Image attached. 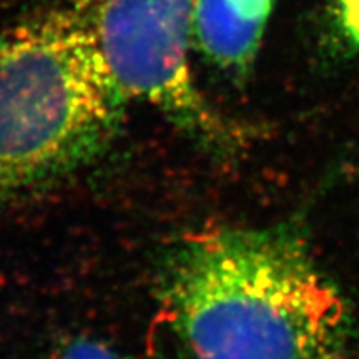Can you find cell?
Listing matches in <instances>:
<instances>
[{
	"instance_id": "obj_4",
	"label": "cell",
	"mask_w": 359,
	"mask_h": 359,
	"mask_svg": "<svg viewBox=\"0 0 359 359\" xmlns=\"http://www.w3.org/2000/svg\"><path fill=\"white\" fill-rule=\"evenodd\" d=\"M275 0H196L193 42L218 69L246 75L257 60Z\"/></svg>"
},
{
	"instance_id": "obj_3",
	"label": "cell",
	"mask_w": 359,
	"mask_h": 359,
	"mask_svg": "<svg viewBox=\"0 0 359 359\" xmlns=\"http://www.w3.org/2000/svg\"><path fill=\"white\" fill-rule=\"evenodd\" d=\"M196 0H100L92 27L127 98L155 107L213 155L236 154L245 133L205 100L188 48Z\"/></svg>"
},
{
	"instance_id": "obj_1",
	"label": "cell",
	"mask_w": 359,
	"mask_h": 359,
	"mask_svg": "<svg viewBox=\"0 0 359 359\" xmlns=\"http://www.w3.org/2000/svg\"><path fill=\"white\" fill-rule=\"evenodd\" d=\"M156 283L178 359H356L343 298L290 230L191 233Z\"/></svg>"
},
{
	"instance_id": "obj_2",
	"label": "cell",
	"mask_w": 359,
	"mask_h": 359,
	"mask_svg": "<svg viewBox=\"0 0 359 359\" xmlns=\"http://www.w3.org/2000/svg\"><path fill=\"white\" fill-rule=\"evenodd\" d=\"M127 100L79 13H40L0 34V201L105 154Z\"/></svg>"
},
{
	"instance_id": "obj_5",
	"label": "cell",
	"mask_w": 359,
	"mask_h": 359,
	"mask_svg": "<svg viewBox=\"0 0 359 359\" xmlns=\"http://www.w3.org/2000/svg\"><path fill=\"white\" fill-rule=\"evenodd\" d=\"M53 359H135L95 338H74L55 353Z\"/></svg>"
},
{
	"instance_id": "obj_6",
	"label": "cell",
	"mask_w": 359,
	"mask_h": 359,
	"mask_svg": "<svg viewBox=\"0 0 359 359\" xmlns=\"http://www.w3.org/2000/svg\"><path fill=\"white\" fill-rule=\"evenodd\" d=\"M336 8L344 34L359 47V0H336Z\"/></svg>"
}]
</instances>
